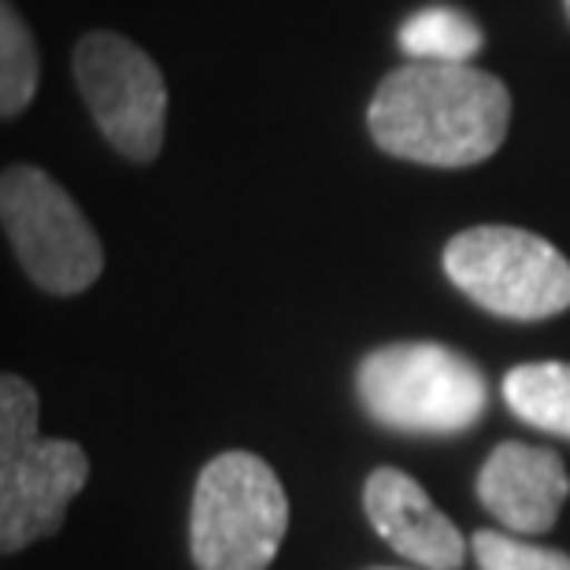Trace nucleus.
Instances as JSON below:
<instances>
[{"label": "nucleus", "instance_id": "11", "mask_svg": "<svg viewBox=\"0 0 570 570\" xmlns=\"http://www.w3.org/2000/svg\"><path fill=\"white\" fill-rule=\"evenodd\" d=\"M482 45H485L482 27H478L463 8H452V4L419 8L401 27V49L412 56V60L466 63L482 52Z\"/></svg>", "mask_w": 570, "mask_h": 570}, {"label": "nucleus", "instance_id": "1", "mask_svg": "<svg viewBox=\"0 0 570 570\" xmlns=\"http://www.w3.org/2000/svg\"><path fill=\"white\" fill-rule=\"evenodd\" d=\"M511 127V89L471 63L407 60L382 78L367 130L385 156L423 167H474L497 156Z\"/></svg>", "mask_w": 570, "mask_h": 570}, {"label": "nucleus", "instance_id": "15", "mask_svg": "<svg viewBox=\"0 0 570 570\" xmlns=\"http://www.w3.org/2000/svg\"><path fill=\"white\" fill-rule=\"evenodd\" d=\"M379 570H393V567H379Z\"/></svg>", "mask_w": 570, "mask_h": 570}, {"label": "nucleus", "instance_id": "14", "mask_svg": "<svg viewBox=\"0 0 570 570\" xmlns=\"http://www.w3.org/2000/svg\"><path fill=\"white\" fill-rule=\"evenodd\" d=\"M563 8H567V19H570V0H563Z\"/></svg>", "mask_w": 570, "mask_h": 570}, {"label": "nucleus", "instance_id": "13", "mask_svg": "<svg viewBox=\"0 0 570 570\" xmlns=\"http://www.w3.org/2000/svg\"><path fill=\"white\" fill-rule=\"evenodd\" d=\"M471 544H474V560L482 570H570L567 552L530 544L500 530H478Z\"/></svg>", "mask_w": 570, "mask_h": 570}, {"label": "nucleus", "instance_id": "6", "mask_svg": "<svg viewBox=\"0 0 570 570\" xmlns=\"http://www.w3.org/2000/svg\"><path fill=\"white\" fill-rule=\"evenodd\" d=\"M0 219L19 267L38 289L75 296L105 271V245L82 208L41 167L11 164L0 175Z\"/></svg>", "mask_w": 570, "mask_h": 570}, {"label": "nucleus", "instance_id": "7", "mask_svg": "<svg viewBox=\"0 0 570 570\" xmlns=\"http://www.w3.org/2000/svg\"><path fill=\"white\" fill-rule=\"evenodd\" d=\"M71 71L100 138L130 164H153L167 138V82L153 56L116 30H89Z\"/></svg>", "mask_w": 570, "mask_h": 570}, {"label": "nucleus", "instance_id": "12", "mask_svg": "<svg viewBox=\"0 0 570 570\" xmlns=\"http://www.w3.org/2000/svg\"><path fill=\"white\" fill-rule=\"evenodd\" d=\"M38 41H33L27 19L19 16L16 4L4 0L0 4V116L19 119L38 94Z\"/></svg>", "mask_w": 570, "mask_h": 570}, {"label": "nucleus", "instance_id": "9", "mask_svg": "<svg viewBox=\"0 0 570 570\" xmlns=\"http://www.w3.org/2000/svg\"><path fill=\"white\" fill-rule=\"evenodd\" d=\"M570 493L560 452L527 441H504L478 474V497L511 533H549Z\"/></svg>", "mask_w": 570, "mask_h": 570}, {"label": "nucleus", "instance_id": "10", "mask_svg": "<svg viewBox=\"0 0 570 570\" xmlns=\"http://www.w3.org/2000/svg\"><path fill=\"white\" fill-rule=\"evenodd\" d=\"M504 401L527 426L570 441V363H519L504 379Z\"/></svg>", "mask_w": 570, "mask_h": 570}, {"label": "nucleus", "instance_id": "5", "mask_svg": "<svg viewBox=\"0 0 570 570\" xmlns=\"http://www.w3.org/2000/svg\"><path fill=\"white\" fill-rule=\"evenodd\" d=\"M444 275L489 315L541 323L570 307V259L519 226H471L444 245Z\"/></svg>", "mask_w": 570, "mask_h": 570}, {"label": "nucleus", "instance_id": "8", "mask_svg": "<svg viewBox=\"0 0 570 570\" xmlns=\"http://www.w3.org/2000/svg\"><path fill=\"white\" fill-rule=\"evenodd\" d=\"M363 511L379 538L407 563L430 570H460L463 533L426 497V489L412 474L396 466H379L363 482Z\"/></svg>", "mask_w": 570, "mask_h": 570}, {"label": "nucleus", "instance_id": "2", "mask_svg": "<svg viewBox=\"0 0 570 570\" xmlns=\"http://www.w3.org/2000/svg\"><path fill=\"white\" fill-rule=\"evenodd\" d=\"M38 390L0 379V552L16 556L63 527L67 508L89 482V460L75 441L41 438Z\"/></svg>", "mask_w": 570, "mask_h": 570}, {"label": "nucleus", "instance_id": "4", "mask_svg": "<svg viewBox=\"0 0 570 570\" xmlns=\"http://www.w3.org/2000/svg\"><path fill=\"white\" fill-rule=\"evenodd\" d=\"M289 530V497L267 460L223 452L204 466L189 508L197 570H267Z\"/></svg>", "mask_w": 570, "mask_h": 570}, {"label": "nucleus", "instance_id": "3", "mask_svg": "<svg viewBox=\"0 0 570 570\" xmlns=\"http://www.w3.org/2000/svg\"><path fill=\"white\" fill-rule=\"evenodd\" d=\"M360 404L379 426L401 433H463L482 423L489 382L482 367L438 341H396L360 360Z\"/></svg>", "mask_w": 570, "mask_h": 570}]
</instances>
